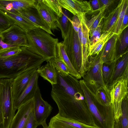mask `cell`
<instances>
[{
	"label": "cell",
	"instance_id": "cell-1",
	"mask_svg": "<svg viewBox=\"0 0 128 128\" xmlns=\"http://www.w3.org/2000/svg\"><path fill=\"white\" fill-rule=\"evenodd\" d=\"M51 95L57 104L60 116L84 124L94 126L95 122L86 103L77 104L57 84L52 85Z\"/></svg>",
	"mask_w": 128,
	"mask_h": 128
},
{
	"label": "cell",
	"instance_id": "cell-2",
	"mask_svg": "<svg viewBox=\"0 0 128 128\" xmlns=\"http://www.w3.org/2000/svg\"><path fill=\"white\" fill-rule=\"evenodd\" d=\"M22 50L18 54L6 58H0V79L15 78L29 69L38 68L47 59L21 47Z\"/></svg>",
	"mask_w": 128,
	"mask_h": 128
},
{
	"label": "cell",
	"instance_id": "cell-3",
	"mask_svg": "<svg viewBox=\"0 0 128 128\" xmlns=\"http://www.w3.org/2000/svg\"><path fill=\"white\" fill-rule=\"evenodd\" d=\"M26 35L28 44L26 48L28 50L46 59L47 61L56 57L58 38H53L39 28L26 33Z\"/></svg>",
	"mask_w": 128,
	"mask_h": 128
},
{
	"label": "cell",
	"instance_id": "cell-4",
	"mask_svg": "<svg viewBox=\"0 0 128 128\" xmlns=\"http://www.w3.org/2000/svg\"><path fill=\"white\" fill-rule=\"evenodd\" d=\"M62 42L66 52L73 66L82 77L88 66L89 62L84 59L77 33L70 22L68 32Z\"/></svg>",
	"mask_w": 128,
	"mask_h": 128
},
{
	"label": "cell",
	"instance_id": "cell-5",
	"mask_svg": "<svg viewBox=\"0 0 128 128\" xmlns=\"http://www.w3.org/2000/svg\"><path fill=\"white\" fill-rule=\"evenodd\" d=\"M79 82L88 108L97 126L99 128H114L115 119L112 108L98 105L84 80H80Z\"/></svg>",
	"mask_w": 128,
	"mask_h": 128
},
{
	"label": "cell",
	"instance_id": "cell-6",
	"mask_svg": "<svg viewBox=\"0 0 128 128\" xmlns=\"http://www.w3.org/2000/svg\"><path fill=\"white\" fill-rule=\"evenodd\" d=\"M13 79H0V106L3 116V122L0 128H9L16 114L12 90Z\"/></svg>",
	"mask_w": 128,
	"mask_h": 128
},
{
	"label": "cell",
	"instance_id": "cell-7",
	"mask_svg": "<svg viewBox=\"0 0 128 128\" xmlns=\"http://www.w3.org/2000/svg\"><path fill=\"white\" fill-rule=\"evenodd\" d=\"M88 60V66L82 77L87 86L92 93L100 88L110 93L103 78L102 68L104 62L100 54L89 57Z\"/></svg>",
	"mask_w": 128,
	"mask_h": 128
},
{
	"label": "cell",
	"instance_id": "cell-8",
	"mask_svg": "<svg viewBox=\"0 0 128 128\" xmlns=\"http://www.w3.org/2000/svg\"><path fill=\"white\" fill-rule=\"evenodd\" d=\"M57 74V84L68 94L74 101L85 100L79 81L69 74L56 69Z\"/></svg>",
	"mask_w": 128,
	"mask_h": 128
},
{
	"label": "cell",
	"instance_id": "cell-9",
	"mask_svg": "<svg viewBox=\"0 0 128 128\" xmlns=\"http://www.w3.org/2000/svg\"><path fill=\"white\" fill-rule=\"evenodd\" d=\"M128 80H121L113 85L109 90L110 103L113 108L115 121H118L122 114V100L128 95Z\"/></svg>",
	"mask_w": 128,
	"mask_h": 128
},
{
	"label": "cell",
	"instance_id": "cell-10",
	"mask_svg": "<svg viewBox=\"0 0 128 128\" xmlns=\"http://www.w3.org/2000/svg\"><path fill=\"white\" fill-rule=\"evenodd\" d=\"M34 112L36 122L38 126L43 128H48L46 120L51 114L53 108L42 97L38 86L36 90L34 96Z\"/></svg>",
	"mask_w": 128,
	"mask_h": 128
},
{
	"label": "cell",
	"instance_id": "cell-11",
	"mask_svg": "<svg viewBox=\"0 0 128 128\" xmlns=\"http://www.w3.org/2000/svg\"><path fill=\"white\" fill-rule=\"evenodd\" d=\"M125 79L128 80V52L114 60L112 75L106 86L109 90L118 82Z\"/></svg>",
	"mask_w": 128,
	"mask_h": 128
},
{
	"label": "cell",
	"instance_id": "cell-12",
	"mask_svg": "<svg viewBox=\"0 0 128 128\" xmlns=\"http://www.w3.org/2000/svg\"><path fill=\"white\" fill-rule=\"evenodd\" d=\"M3 41L8 44L20 47H28L26 32L16 24L0 34Z\"/></svg>",
	"mask_w": 128,
	"mask_h": 128
},
{
	"label": "cell",
	"instance_id": "cell-13",
	"mask_svg": "<svg viewBox=\"0 0 128 128\" xmlns=\"http://www.w3.org/2000/svg\"><path fill=\"white\" fill-rule=\"evenodd\" d=\"M61 7L78 16L82 13L91 14L93 9L89 2L82 0H58Z\"/></svg>",
	"mask_w": 128,
	"mask_h": 128
},
{
	"label": "cell",
	"instance_id": "cell-14",
	"mask_svg": "<svg viewBox=\"0 0 128 128\" xmlns=\"http://www.w3.org/2000/svg\"><path fill=\"white\" fill-rule=\"evenodd\" d=\"M39 76L36 70L21 94L14 100V107L16 111L22 105L34 98L36 90L38 86V80Z\"/></svg>",
	"mask_w": 128,
	"mask_h": 128
},
{
	"label": "cell",
	"instance_id": "cell-15",
	"mask_svg": "<svg viewBox=\"0 0 128 128\" xmlns=\"http://www.w3.org/2000/svg\"><path fill=\"white\" fill-rule=\"evenodd\" d=\"M34 98L20 106L18 109L9 128H24L30 114L34 109Z\"/></svg>",
	"mask_w": 128,
	"mask_h": 128
},
{
	"label": "cell",
	"instance_id": "cell-16",
	"mask_svg": "<svg viewBox=\"0 0 128 128\" xmlns=\"http://www.w3.org/2000/svg\"><path fill=\"white\" fill-rule=\"evenodd\" d=\"M38 68H34L26 70L13 79L12 90L14 101L21 94Z\"/></svg>",
	"mask_w": 128,
	"mask_h": 128
},
{
	"label": "cell",
	"instance_id": "cell-17",
	"mask_svg": "<svg viewBox=\"0 0 128 128\" xmlns=\"http://www.w3.org/2000/svg\"><path fill=\"white\" fill-rule=\"evenodd\" d=\"M48 128H99L60 116L58 114L50 119Z\"/></svg>",
	"mask_w": 128,
	"mask_h": 128
},
{
	"label": "cell",
	"instance_id": "cell-18",
	"mask_svg": "<svg viewBox=\"0 0 128 128\" xmlns=\"http://www.w3.org/2000/svg\"><path fill=\"white\" fill-rule=\"evenodd\" d=\"M18 12L20 15L28 20L38 28L42 29L50 34L55 36L36 8H28L20 10Z\"/></svg>",
	"mask_w": 128,
	"mask_h": 128
},
{
	"label": "cell",
	"instance_id": "cell-19",
	"mask_svg": "<svg viewBox=\"0 0 128 128\" xmlns=\"http://www.w3.org/2000/svg\"><path fill=\"white\" fill-rule=\"evenodd\" d=\"M35 8L37 9L43 20L48 25L51 30L54 32L58 30L57 24L58 16L44 4L42 0H37Z\"/></svg>",
	"mask_w": 128,
	"mask_h": 128
},
{
	"label": "cell",
	"instance_id": "cell-20",
	"mask_svg": "<svg viewBox=\"0 0 128 128\" xmlns=\"http://www.w3.org/2000/svg\"><path fill=\"white\" fill-rule=\"evenodd\" d=\"M36 0H0V8L20 15L18 11L26 8H35Z\"/></svg>",
	"mask_w": 128,
	"mask_h": 128
},
{
	"label": "cell",
	"instance_id": "cell-21",
	"mask_svg": "<svg viewBox=\"0 0 128 128\" xmlns=\"http://www.w3.org/2000/svg\"><path fill=\"white\" fill-rule=\"evenodd\" d=\"M120 36L115 34L103 47L99 54L104 63H110L116 58L117 54V44Z\"/></svg>",
	"mask_w": 128,
	"mask_h": 128
},
{
	"label": "cell",
	"instance_id": "cell-22",
	"mask_svg": "<svg viewBox=\"0 0 128 128\" xmlns=\"http://www.w3.org/2000/svg\"><path fill=\"white\" fill-rule=\"evenodd\" d=\"M86 15L85 13H82L77 16L79 19L81 24L82 36L79 40L82 55L85 60L89 62L88 54L90 46L89 30L87 26Z\"/></svg>",
	"mask_w": 128,
	"mask_h": 128
},
{
	"label": "cell",
	"instance_id": "cell-23",
	"mask_svg": "<svg viewBox=\"0 0 128 128\" xmlns=\"http://www.w3.org/2000/svg\"><path fill=\"white\" fill-rule=\"evenodd\" d=\"M0 12L10 20L26 33L38 28L28 20L20 15L16 14L5 10L0 8Z\"/></svg>",
	"mask_w": 128,
	"mask_h": 128
},
{
	"label": "cell",
	"instance_id": "cell-24",
	"mask_svg": "<svg viewBox=\"0 0 128 128\" xmlns=\"http://www.w3.org/2000/svg\"><path fill=\"white\" fill-rule=\"evenodd\" d=\"M38 68L36 71L39 75L50 82L52 85L57 84V74L55 68L50 61Z\"/></svg>",
	"mask_w": 128,
	"mask_h": 128
},
{
	"label": "cell",
	"instance_id": "cell-25",
	"mask_svg": "<svg viewBox=\"0 0 128 128\" xmlns=\"http://www.w3.org/2000/svg\"><path fill=\"white\" fill-rule=\"evenodd\" d=\"M123 0H121L115 8L114 9L104 18L103 22L101 32H113L114 26L118 18L122 2Z\"/></svg>",
	"mask_w": 128,
	"mask_h": 128
},
{
	"label": "cell",
	"instance_id": "cell-26",
	"mask_svg": "<svg viewBox=\"0 0 128 128\" xmlns=\"http://www.w3.org/2000/svg\"><path fill=\"white\" fill-rule=\"evenodd\" d=\"M56 56L66 65L69 70V74L78 79L82 77L74 69L70 62L64 48L62 42H58L56 46Z\"/></svg>",
	"mask_w": 128,
	"mask_h": 128
},
{
	"label": "cell",
	"instance_id": "cell-27",
	"mask_svg": "<svg viewBox=\"0 0 128 128\" xmlns=\"http://www.w3.org/2000/svg\"><path fill=\"white\" fill-rule=\"evenodd\" d=\"M115 34L113 32H107L102 33L98 40L90 46L88 54V57L92 56L98 54L106 44Z\"/></svg>",
	"mask_w": 128,
	"mask_h": 128
},
{
	"label": "cell",
	"instance_id": "cell-28",
	"mask_svg": "<svg viewBox=\"0 0 128 128\" xmlns=\"http://www.w3.org/2000/svg\"><path fill=\"white\" fill-rule=\"evenodd\" d=\"M108 6L103 5L98 9L93 10L92 15L90 19L87 22V24L89 32L95 29L100 23L103 20L106 14L105 11Z\"/></svg>",
	"mask_w": 128,
	"mask_h": 128
},
{
	"label": "cell",
	"instance_id": "cell-29",
	"mask_svg": "<svg viewBox=\"0 0 128 128\" xmlns=\"http://www.w3.org/2000/svg\"><path fill=\"white\" fill-rule=\"evenodd\" d=\"M91 93L95 101L99 105L106 108L112 106L110 93L103 88H99L94 92Z\"/></svg>",
	"mask_w": 128,
	"mask_h": 128
},
{
	"label": "cell",
	"instance_id": "cell-30",
	"mask_svg": "<svg viewBox=\"0 0 128 128\" xmlns=\"http://www.w3.org/2000/svg\"><path fill=\"white\" fill-rule=\"evenodd\" d=\"M122 115L118 121H115L114 128H128V95L122 101Z\"/></svg>",
	"mask_w": 128,
	"mask_h": 128
},
{
	"label": "cell",
	"instance_id": "cell-31",
	"mask_svg": "<svg viewBox=\"0 0 128 128\" xmlns=\"http://www.w3.org/2000/svg\"><path fill=\"white\" fill-rule=\"evenodd\" d=\"M63 8L62 16L58 18L57 26L61 32L62 37L63 39L66 34L68 30L70 22V13L68 11Z\"/></svg>",
	"mask_w": 128,
	"mask_h": 128
},
{
	"label": "cell",
	"instance_id": "cell-32",
	"mask_svg": "<svg viewBox=\"0 0 128 128\" xmlns=\"http://www.w3.org/2000/svg\"><path fill=\"white\" fill-rule=\"evenodd\" d=\"M128 8V0H123L118 17L114 26L113 32L120 36V30L122 20L126 9Z\"/></svg>",
	"mask_w": 128,
	"mask_h": 128
},
{
	"label": "cell",
	"instance_id": "cell-33",
	"mask_svg": "<svg viewBox=\"0 0 128 128\" xmlns=\"http://www.w3.org/2000/svg\"><path fill=\"white\" fill-rule=\"evenodd\" d=\"M125 29L120 38L118 52L117 53L116 58L128 52V51L125 52L128 44V30L127 28Z\"/></svg>",
	"mask_w": 128,
	"mask_h": 128
},
{
	"label": "cell",
	"instance_id": "cell-34",
	"mask_svg": "<svg viewBox=\"0 0 128 128\" xmlns=\"http://www.w3.org/2000/svg\"><path fill=\"white\" fill-rule=\"evenodd\" d=\"M114 61L109 63H103L102 65V76L104 82L106 86L112 75Z\"/></svg>",
	"mask_w": 128,
	"mask_h": 128
},
{
	"label": "cell",
	"instance_id": "cell-35",
	"mask_svg": "<svg viewBox=\"0 0 128 128\" xmlns=\"http://www.w3.org/2000/svg\"><path fill=\"white\" fill-rule=\"evenodd\" d=\"M42 2L54 12L59 17L62 15L63 12L62 8L58 0H42Z\"/></svg>",
	"mask_w": 128,
	"mask_h": 128
},
{
	"label": "cell",
	"instance_id": "cell-36",
	"mask_svg": "<svg viewBox=\"0 0 128 128\" xmlns=\"http://www.w3.org/2000/svg\"><path fill=\"white\" fill-rule=\"evenodd\" d=\"M47 61L50 62L56 70L66 74H69L67 67L64 62L59 58L56 57L53 58Z\"/></svg>",
	"mask_w": 128,
	"mask_h": 128
},
{
	"label": "cell",
	"instance_id": "cell-37",
	"mask_svg": "<svg viewBox=\"0 0 128 128\" xmlns=\"http://www.w3.org/2000/svg\"><path fill=\"white\" fill-rule=\"evenodd\" d=\"M14 23L0 12V34L9 28Z\"/></svg>",
	"mask_w": 128,
	"mask_h": 128
},
{
	"label": "cell",
	"instance_id": "cell-38",
	"mask_svg": "<svg viewBox=\"0 0 128 128\" xmlns=\"http://www.w3.org/2000/svg\"><path fill=\"white\" fill-rule=\"evenodd\" d=\"M103 22V20L101 22L95 29L89 32V36H90V46L93 45L99 38L101 34Z\"/></svg>",
	"mask_w": 128,
	"mask_h": 128
},
{
	"label": "cell",
	"instance_id": "cell-39",
	"mask_svg": "<svg viewBox=\"0 0 128 128\" xmlns=\"http://www.w3.org/2000/svg\"><path fill=\"white\" fill-rule=\"evenodd\" d=\"M22 50L21 47H18L9 49L0 53V58H7L18 54Z\"/></svg>",
	"mask_w": 128,
	"mask_h": 128
},
{
	"label": "cell",
	"instance_id": "cell-40",
	"mask_svg": "<svg viewBox=\"0 0 128 128\" xmlns=\"http://www.w3.org/2000/svg\"><path fill=\"white\" fill-rule=\"evenodd\" d=\"M38 126L36 119L34 110L30 114L24 128H36Z\"/></svg>",
	"mask_w": 128,
	"mask_h": 128
},
{
	"label": "cell",
	"instance_id": "cell-41",
	"mask_svg": "<svg viewBox=\"0 0 128 128\" xmlns=\"http://www.w3.org/2000/svg\"><path fill=\"white\" fill-rule=\"evenodd\" d=\"M18 47L20 46L8 44L4 42L0 36V53L9 49Z\"/></svg>",
	"mask_w": 128,
	"mask_h": 128
},
{
	"label": "cell",
	"instance_id": "cell-42",
	"mask_svg": "<svg viewBox=\"0 0 128 128\" xmlns=\"http://www.w3.org/2000/svg\"><path fill=\"white\" fill-rule=\"evenodd\" d=\"M128 8L126 10L125 14L122 22L120 30V33L121 34L124 30L126 29V28L128 26Z\"/></svg>",
	"mask_w": 128,
	"mask_h": 128
},
{
	"label": "cell",
	"instance_id": "cell-43",
	"mask_svg": "<svg viewBox=\"0 0 128 128\" xmlns=\"http://www.w3.org/2000/svg\"><path fill=\"white\" fill-rule=\"evenodd\" d=\"M92 8L95 9L94 10L98 9L99 7V0H94L92 1Z\"/></svg>",
	"mask_w": 128,
	"mask_h": 128
},
{
	"label": "cell",
	"instance_id": "cell-44",
	"mask_svg": "<svg viewBox=\"0 0 128 128\" xmlns=\"http://www.w3.org/2000/svg\"><path fill=\"white\" fill-rule=\"evenodd\" d=\"M103 4L108 7L110 5L113 3L114 0H100Z\"/></svg>",
	"mask_w": 128,
	"mask_h": 128
},
{
	"label": "cell",
	"instance_id": "cell-45",
	"mask_svg": "<svg viewBox=\"0 0 128 128\" xmlns=\"http://www.w3.org/2000/svg\"><path fill=\"white\" fill-rule=\"evenodd\" d=\"M3 122V116L2 114L0 106V125L2 124Z\"/></svg>",
	"mask_w": 128,
	"mask_h": 128
}]
</instances>
